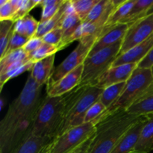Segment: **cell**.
<instances>
[{"label": "cell", "instance_id": "8992f818", "mask_svg": "<svg viewBox=\"0 0 153 153\" xmlns=\"http://www.w3.org/2000/svg\"><path fill=\"white\" fill-rule=\"evenodd\" d=\"M122 41L88 56L83 64L82 79L78 87L94 85L99 78L113 65L119 56Z\"/></svg>", "mask_w": 153, "mask_h": 153}, {"label": "cell", "instance_id": "603a6c76", "mask_svg": "<svg viewBox=\"0 0 153 153\" xmlns=\"http://www.w3.org/2000/svg\"><path fill=\"white\" fill-rule=\"evenodd\" d=\"M38 27L39 21L36 20L30 14H28L25 17L18 19L15 22L13 31L25 36L27 38L31 39L35 37Z\"/></svg>", "mask_w": 153, "mask_h": 153}, {"label": "cell", "instance_id": "7a4b0ae2", "mask_svg": "<svg viewBox=\"0 0 153 153\" xmlns=\"http://www.w3.org/2000/svg\"><path fill=\"white\" fill-rule=\"evenodd\" d=\"M103 90L94 85H88L77 87L65 94V108L63 120L56 137L85 123L87 111L98 101Z\"/></svg>", "mask_w": 153, "mask_h": 153}, {"label": "cell", "instance_id": "ab89813d", "mask_svg": "<svg viewBox=\"0 0 153 153\" xmlns=\"http://www.w3.org/2000/svg\"><path fill=\"white\" fill-rule=\"evenodd\" d=\"M150 13H153V7L149 10V12H148V15L150 14Z\"/></svg>", "mask_w": 153, "mask_h": 153}, {"label": "cell", "instance_id": "277c9868", "mask_svg": "<svg viewBox=\"0 0 153 153\" xmlns=\"http://www.w3.org/2000/svg\"><path fill=\"white\" fill-rule=\"evenodd\" d=\"M65 108V95L43 98L31 128L25 138L47 137L53 140L61 126ZM24 139V140H25Z\"/></svg>", "mask_w": 153, "mask_h": 153}, {"label": "cell", "instance_id": "e0dca14e", "mask_svg": "<svg viewBox=\"0 0 153 153\" xmlns=\"http://www.w3.org/2000/svg\"><path fill=\"white\" fill-rule=\"evenodd\" d=\"M143 116L144 124L131 153H149L153 151V114Z\"/></svg>", "mask_w": 153, "mask_h": 153}, {"label": "cell", "instance_id": "2e32d148", "mask_svg": "<svg viewBox=\"0 0 153 153\" xmlns=\"http://www.w3.org/2000/svg\"><path fill=\"white\" fill-rule=\"evenodd\" d=\"M73 10H74V8H73V4H72V0H64L62 5L61 6L58 11L53 17L46 22H39V27L35 34V37L42 38L49 31H52V29L57 28V27L61 26L63 19H64L66 15Z\"/></svg>", "mask_w": 153, "mask_h": 153}, {"label": "cell", "instance_id": "f1b7e54d", "mask_svg": "<svg viewBox=\"0 0 153 153\" xmlns=\"http://www.w3.org/2000/svg\"><path fill=\"white\" fill-rule=\"evenodd\" d=\"M64 0H42L40 6L42 7V13L40 22H46L53 17L62 5Z\"/></svg>", "mask_w": 153, "mask_h": 153}, {"label": "cell", "instance_id": "8d00e7d4", "mask_svg": "<svg viewBox=\"0 0 153 153\" xmlns=\"http://www.w3.org/2000/svg\"><path fill=\"white\" fill-rule=\"evenodd\" d=\"M153 67V48L151 49L146 58L142 60L138 64L137 67L143 69H151Z\"/></svg>", "mask_w": 153, "mask_h": 153}, {"label": "cell", "instance_id": "5b68a950", "mask_svg": "<svg viewBox=\"0 0 153 153\" xmlns=\"http://www.w3.org/2000/svg\"><path fill=\"white\" fill-rule=\"evenodd\" d=\"M152 85L153 75L152 70L137 67L133 72L130 79L126 82L125 88L119 98L92 123L96 126L99 123L111 115L120 112L126 111Z\"/></svg>", "mask_w": 153, "mask_h": 153}, {"label": "cell", "instance_id": "44dd1931", "mask_svg": "<svg viewBox=\"0 0 153 153\" xmlns=\"http://www.w3.org/2000/svg\"><path fill=\"white\" fill-rule=\"evenodd\" d=\"M82 20L79 19L75 10L67 13L61 23V28L63 31V40L60 45L61 49L67 47V43L76 30L82 24Z\"/></svg>", "mask_w": 153, "mask_h": 153}, {"label": "cell", "instance_id": "484cf974", "mask_svg": "<svg viewBox=\"0 0 153 153\" xmlns=\"http://www.w3.org/2000/svg\"><path fill=\"white\" fill-rule=\"evenodd\" d=\"M15 22L12 20L0 21V58H3L13 33Z\"/></svg>", "mask_w": 153, "mask_h": 153}, {"label": "cell", "instance_id": "9a60e30c", "mask_svg": "<svg viewBox=\"0 0 153 153\" xmlns=\"http://www.w3.org/2000/svg\"><path fill=\"white\" fill-rule=\"evenodd\" d=\"M55 55H50L34 64L31 70V77L40 87L47 85L54 71V61Z\"/></svg>", "mask_w": 153, "mask_h": 153}, {"label": "cell", "instance_id": "7c38bea8", "mask_svg": "<svg viewBox=\"0 0 153 153\" xmlns=\"http://www.w3.org/2000/svg\"><path fill=\"white\" fill-rule=\"evenodd\" d=\"M128 28V25L127 24L119 23L108 29L103 30L100 37L91 49L88 56L94 55L105 48L113 46L118 42L123 41Z\"/></svg>", "mask_w": 153, "mask_h": 153}, {"label": "cell", "instance_id": "f546056e", "mask_svg": "<svg viewBox=\"0 0 153 153\" xmlns=\"http://www.w3.org/2000/svg\"><path fill=\"white\" fill-rule=\"evenodd\" d=\"M100 0H72L75 12L82 22H85L94 6Z\"/></svg>", "mask_w": 153, "mask_h": 153}, {"label": "cell", "instance_id": "4fadbf2b", "mask_svg": "<svg viewBox=\"0 0 153 153\" xmlns=\"http://www.w3.org/2000/svg\"><path fill=\"white\" fill-rule=\"evenodd\" d=\"M152 48L153 34L143 43L135 46L126 53L119 55L114 61L112 67L126 64H138L142 60L146 58Z\"/></svg>", "mask_w": 153, "mask_h": 153}, {"label": "cell", "instance_id": "1f68e13d", "mask_svg": "<svg viewBox=\"0 0 153 153\" xmlns=\"http://www.w3.org/2000/svg\"><path fill=\"white\" fill-rule=\"evenodd\" d=\"M42 40L43 43L58 46L60 48V45L63 40V31L61 27L58 26L52 29V31H49L47 34H46L42 37Z\"/></svg>", "mask_w": 153, "mask_h": 153}, {"label": "cell", "instance_id": "9c48e42d", "mask_svg": "<svg viewBox=\"0 0 153 153\" xmlns=\"http://www.w3.org/2000/svg\"><path fill=\"white\" fill-rule=\"evenodd\" d=\"M153 34V13L128 25L122 41L119 55L126 53L137 45L147 40Z\"/></svg>", "mask_w": 153, "mask_h": 153}, {"label": "cell", "instance_id": "4316f807", "mask_svg": "<svg viewBox=\"0 0 153 153\" xmlns=\"http://www.w3.org/2000/svg\"><path fill=\"white\" fill-rule=\"evenodd\" d=\"M22 61H31L28 54L25 52L23 49H17L7 54L0 59V73L4 71L11 64Z\"/></svg>", "mask_w": 153, "mask_h": 153}, {"label": "cell", "instance_id": "4dcf8cb0", "mask_svg": "<svg viewBox=\"0 0 153 153\" xmlns=\"http://www.w3.org/2000/svg\"><path fill=\"white\" fill-rule=\"evenodd\" d=\"M60 50L61 49L58 46L43 43L41 46H40L37 50L28 54V56H29L30 61L35 63L40 60L44 59L50 55H55V53Z\"/></svg>", "mask_w": 153, "mask_h": 153}, {"label": "cell", "instance_id": "74e56055", "mask_svg": "<svg viewBox=\"0 0 153 153\" xmlns=\"http://www.w3.org/2000/svg\"><path fill=\"white\" fill-rule=\"evenodd\" d=\"M94 136H92L91 138L88 139L87 141H85L83 144L81 145V146H79V147H78L77 149H74V150L72 151V152H70V153H88L90 147H91V143H92L93 141Z\"/></svg>", "mask_w": 153, "mask_h": 153}, {"label": "cell", "instance_id": "ba28073f", "mask_svg": "<svg viewBox=\"0 0 153 153\" xmlns=\"http://www.w3.org/2000/svg\"><path fill=\"white\" fill-rule=\"evenodd\" d=\"M98 38V36H89L79 40V44L76 49L64 59L61 64L54 69L52 76L46 85L49 86L53 85L62 79L67 73L73 71L80 65H82Z\"/></svg>", "mask_w": 153, "mask_h": 153}, {"label": "cell", "instance_id": "7402d4cb", "mask_svg": "<svg viewBox=\"0 0 153 153\" xmlns=\"http://www.w3.org/2000/svg\"><path fill=\"white\" fill-rule=\"evenodd\" d=\"M32 61H22L11 64L3 72L0 73V89L2 90L3 86L10 79L17 77L26 71H31L34 66Z\"/></svg>", "mask_w": 153, "mask_h": 153}, {"label": "cell", "instance_id": "cb8c5ba5", "mask_svg": "<svg viewBox=\"0 0 153 153\" xmlns=\"http://www.w3.org/2000/svg\"><path fill=\"white\" fill-rule=\"evenodd\" d=\"M135 0H124L123 2L116 7L109 19H108L103 30H107L114 25L120 23L121 21L128 15L131 7H133Z\"/></svg>", "mask_w": 153, "mask_h": 153}, {"label": "cell", "instance_id": "d6986e66", "mask_svg": "<svg viewBox=\"0 0 153 153\" xmlns=\"http://www.w3.org/2000/svg\"><path fill=\"white\" fill-rule=\"evenodd\" d=\"M126 112L137 116L153 114V85L126 111Z\"/></svg>", "mask_w": 153, "mask_h": 153}, {"label": "cell", "instance_id": "d4e9b609", "mask_svg": "<svg viewBox=\"0 0 153 153\" xmlns=\"http://www.w3.org/2000/svg\"><path fill=\"white\" fill-rule=\"evenodd\" d=\"M126 82L116 84L103 90L98 101H100L106 109L109 108L117 101L125 88Z\"/></svg>", "mask_w": 153, "mask_h": 153}, {"label": "cell", "instance_id": "d590c367", "mask_svg": "<svg viewBox=\"0 0 153 153\" xmlns=\"http://www.w3.org/2000/svg\"><path fill=\"white\" fill-rule=\"evenodd\" d=\"M43 43V40L42 38L40 37H34L32 38L29 39L28 40L26 43H25V46H23L22 49H24L25 52H27L28 54L31 53V52H34V51L37 50L40 46H41V45Z\"/></svg>", "mask_w": 153, "mask_h": 153}, {"label": "cell", "instance_id": "ffe728a7", "mask_svg": "<svg viewBox=\"0 0 153 153\" xmlns=\"http://www.w3.org/2000/svg\"><path fill=\"white\" fill-rule=\"evenodd\" d=\"M153 7V0H135L133 7L120 23L131 25L138 19L148 15V12Z\"/></svg>", "mask_w": 153, "mask_h": 153}, {"label": "cell", "instance_id": "5bb4252c", "mask_svg": "<svg viewBox=\"0 0 153 153\" xmlns=\"http://www.w3.org/2000/svg\"><path fill=\"white\" fill-rule=\"evenodd\" d=\"M145 121V117L142 116L137 122H136L132 126L130 127L126 132L122 136L120 140L118 141L116 146L111 153H131L139 137L140 131L143 126Z\"/></svg>", "mask_w": 153, "mask_h": 153}, {"label": "cell", "instance_id": "836d02e7", "mask_svg": "<svg viewBox=\"0 0 153 153\" xmlns=\"http://www.w3.org/2000/svg\"><path fill=\"white\" fill-rule=\"evenodd\" d=\"M105 110L106 108L100 101H97L87 111L86 115L85 117V123H93L102 114L104 113Z\"/></svg>", "mask_w": 153, "mask_h": 153}, {"label": "cell", "instance_id": "3957f363", "mask_svg": "<svg viewBox=\"0 0 153 153\" xmlns=\"http://www.w3.org/2000/svg\"><path fill=\"white\" fill-rule=\"evenodd\" d=\"M141 117L120 112L99 123L88 153L111 152L122 136Z\"/></svg>", "mask_w": 153, "mask_h": 153}, {"label": "cell", "instance_id": "52a82bcc", "mask_svg": "<svg viewBox=\"0 0 153 153\" xmlns=\"http://www.w3.org/2000/svg\"><path fill=\"white\" fill-rule=\"evenodd\" d=\"M96 126L86 123L55 137L45 147L43 153H70L94 135Z\"/></svg>", "mask_w": 153, "mask_h": 153}, {"label": "cell", "instance_id": "ac0fdd59", "mask_svg": "<svg viewBox=\"0 0 153 153\" xmlns=\"http://www.w3.org/2000/svg\"><path fill=\"white\" fill-rule=\"evenodd\" d=\"M52 140L47 137H29L22 140L10 153H43Z\"/></svg>", "mask_w": 153, "mask_h": 153}, {"label": "cell", "instance_id": "30bf717a", "mask_svg": "<svg viewBox=\"0 0 153 153\" xmlns=\"http://www.w3.org/2000/svg\"><path fill=\"white\" fill-rule=\"evenodd\" d=\"M137 67V64H126L111 67L99 78L94 85L105 89L116 84L126 82Z\"/></svg>", "mask_w": 153, "mask_h": 153}, {"label": "cell", "instance_id": "d6a6232c", "mask_svg": "<svg viewBox=\"0 0 153 153\" xmlns=\"http://www.w3.org/2000/svg\"><path fill=\"white\" fill-rule=\"evenodd\" d=\"M28 40H29V39L27 38L25 36L21 35V34L15 33L14 31H13V34H12L11 36V38H10V42H9L8 43V46H7V49H6L5 53H4V55L10 53V52H13V51L17 50V49H22L23 46L25 45V43L28 42ZM0 59H1V58H0Z\"/></svg>", "mask_w": 153, "mask_h": 153}, {"label": "cell", "instance_id": "e575fe53", "mask_svg": "<svg viewBox=\"0 0 153 153\" xmlns=\"http://www.w3.org/2000/svg\"><path fill=\"white\" fill-rule=\"evenodd\" d=\"M16 10V7L11 0H7L5 4L0 6V21H13Z\"/></svg>", "mask_w": 153, "mask_h": 153}, {"label": "cell", "instance_id": "6da1fadb", "mask_svg": "<svg viewBox=\"0 0 153 153\" xmlns=\"http://www.w3.org/2000/svg\"><path fill=\"white\" fill-rule=\"evenodd\" d=\"M41 89L28 75L20 94L0 122V153H10L26 137L43 100Z\"/></svg>", "mask_w": 153, "mask_h": 153}, {"label": "cell", "instance_id": "f35d334b", "mask_svg": "<svg viewBox=\"0 0 153 153\" xmlns=\"http://www.w3.org/2000/svg\"><path fill=\"white\" fill-rule=\"evenodd\" d=\"M4 100L3 97H1V100H0V108L1 110H2L3 108H4Z\"/></svg>", "mask_w": 153, "mask_h": 153}, {"label": "cell", "instance_id": "60d3db41", "mask_svg": "<svg viewBox=\"0 0 153 153\" xmlns=\"http://www.w3.org/2000/svg\"><path fill=\"white\" fill-rule=\"evenodd\" d=\"M151 70H152V75H153V67L151 68Z\"/></svg>", "mask_w": 153, "mask_h": 153}, {"label": "cell", "instance_id": "83f0119b", "mask_svg": "<svg viewBox=\"0 0 153 153\" xmlns=\"http://www.w3.org/2000/svg\"><path fill=\"white\" fill-rule=\"evenodd\" d=\"M11 1L16 9V13L13 17L14 22L29 14L28 13L34 7L40 6L42 3V1L40 0H11Z\"/></svg>", "mask_w": 153, "mask_h": 153}, {"label": "cell", "instance_id": "8fae6325", "mask_svg": "<svg viewBox=\"0 0 153 153\" xmlns=\"http://www.w3.org/2000/svg\"><path fill=\"white\" fill-rule=\"evenodd\" d=\"M83 72V64L67 73L55 84L46 87L48 97H59L68 94L79 85Z\"/></svg>", "mask_w": 153, "mask_h": 153}]
</instances>
